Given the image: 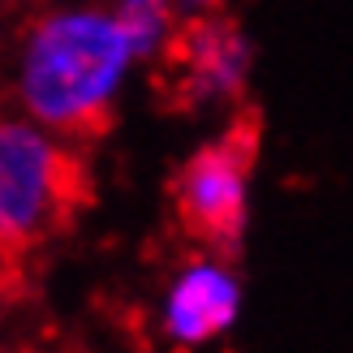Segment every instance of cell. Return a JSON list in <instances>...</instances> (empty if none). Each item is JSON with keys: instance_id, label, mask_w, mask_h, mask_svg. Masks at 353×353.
<instances>
[{"instance_id": "cell-7", "label": "cell", "mask_w": 353, "mask_h": 353, "mask_svg": "<svg viewBox=\"0 0 353 353\" xmlns=\"http://www.w3.org/2000/svg\"><path fill=\"white\" fill-rule=\"evenodd\" d=\"M176 13L185 17V26L190 22H207V17H220L224 13V0H172Z\"/></svg>"}, {"instance_id": "cell-8", "label": "cell", "mask_w": 353, "mask_h": 353, "mask_svg": "<svg viewBox=\"0 0 353 353\" xmlns=\"http://www.w3.org/2000/svg\"><path fill=\"white\" fill-rule=\"evenodd\" d=\"M5 259H9V250H5V245H0V263H5Z\"/></svg>"}, {"instance_id": "cell-4", "label": "cell", "mask_w": 353, "mask_h": 353, "mask_svg": "<svg viewBox=\"0 0 353 353\" xmlns=\"http://www.w3.org/2000/svg\"><path fill=\"white\" fill-rule=\"evenodd\" d=\"M245 310V280L228 250L199 245L168 272L160 302H155V327L160 341L181 353H203L233 336Z\"/></svg>"}, {"instance_id": "cell-1", "label": "cell", "mask_w": 353, "mask_h": 353, "mask_svg": "<svg viewBox=\"0 0 353 353\" xmlns=\"http://www.w3.org/2000/svg\"><path fill=\"white\" fill-rule=\"evenodd\" d=\"M138 69L143 61L112 5L74 0L43 9L22 30L9 82L17 112L78 143L112 121Z\"/></svg>"}, {"instance_id": "cell-6", "label": "cell", "mask_w": 353, "mask_h": 353, "mask_svg": "<svg viewBox=\"0 0 353 353\" xmlns=\"http://www.w3.org/2000/svg\"><path fill=\"white\" fill-rule=\"evenodd\" d=\"M112 13L143 65H160L172 57L176 39L185 30V17L176 13L172 0H112Z\"/></svg>"}, {"instance_id": "cell-5", "label": "cell", "mask_w": 353, "mask_h": 353, "mask_svg": "<svg viewBox=\"0 0 353 353\" xmlns=\"http://www.w3.org/2000/svg\"><path fill=\"white\" fill-rule=\"evenodd\" d=\"M172 74L181 99L199 103V108H228L241 103L254 78V43L241 26L207 17V22H190L181 39L172 48Z\"/></svg>"}, {"instance_id": "cell-2", "label": "cell", "mask_w": 353, "mask_h": 353, "mask_svg": "<svg viewBox=\"0 0 353 353\" xmlns=\"http://www.w3.org/2000/svg\"><path fill=\"white\" fill-rule=\"evenodd\" d=\"M82 203V160L69 138L26 112H0V245L22 254L69 224Z\"/></svg>"}, {"instance_id": "cell-3", "label": "cell", "mask_w": 353, "mask_h": 353, "mask_svg": "<svg viewBox=\"0 0 353 353\" xmlns=\"http://www.w3.org/2000/svg\"><path fill=\"white\" fill-rule=\"evenodd\" d=\"M172 211L199 245L233 254L254 216V138L228 130L194 147L172 176Z\"/></svg>"}]
</instances>
